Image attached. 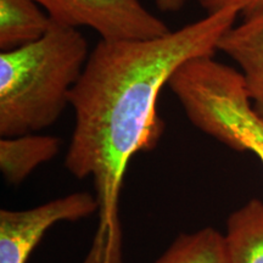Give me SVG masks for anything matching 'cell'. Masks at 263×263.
I'll return each mask as SVG.
<instances>
[{"instance_id":"obj_8","label":"cell","mask_w":263,"mask_h":263,"mask_svg":"<svg viewBox=\"0 0 263 263\" xmlns=\"http://www.w3.org/2000/svg\"><path fill=\"white\" fill-rule=\"evenodd\" d=\"M223 235L228 263H263V201L251 199L230 213Z\"/></svg>"},{"instance_id":"obj_6","label":"cell","mask_w":263,"mask_h":263,"mask_svg":"<svg viewBox=\"0 0 263 263\" xmlns=\"http://www.w3.org/2000/svg\"><path fill=\"white\" fill-rule=\"evenodd\" d=\"M242 16L222 35L217 50L239 66L249 97L263 116V6Z\"/></svg>"},{"instance_id":"obj_7","label":"cell","mask_w":263,"mask_h":263,"mask_svg":"<svg viewBox=\"0 0 263 263\" xmlns=\"http://www.w3.org/2000/svg\"><path fill=\"white\" fill-rule=\"evenodd\" d=\"M60 150L57 137L35 133L0 138V171L11 185H18L33 171L54 159Z\"/></svg>"},{"instance_id":"obj_5","label":"cell","mask_w":263,"mask_h":263,"mask_svg":"<svg viewBox=\"0 0 263 263\" xmlns=\"http://www.w3.org/2000/svg\"><path fill=\"white\" fill-rule=\"evenodd\" d=\"M94 194L78 192L28 210L0 211V263H27L45 233L61 222L97 215Z\"/></svg>"},{"instance_id":"obj_10","label":"cell","mask_w":263,"mask_h":263,"mask_svg":"<svg viewBox=\"0 0 263 263\" xmlns=\"http://www.w3.org/2000/svg\"><path fill=\"white\" fill-rule=\"evenodd\" d=\"M153 263H228L224 235L212 227L183 233Z\"/></svg>"},{"instance_id":"obj_4","label":"cell","mask_w":263,"mask_h":263,"mask_svg":"<svg viewBox=\"0 0 263 263\" xmlns=\"http://www.w3.org/2000/svg\"><path fill=\"white\" fill-rule=\"evenodd\" d=\"M52 22L89 27L103 41H145L171 32L140 0H35Z\"/></svg>"},{"instance_id":"obj_12","label":"cell","mask_w":263,"mask_h":263,"mask_svg":"<svg viewBox=\"0 0 263 263\" xmlns=\"http://www.w3.org/2000/svg\"><path fill=\"white\" fill-rule=\"evenodd\" d=\"M188 0H156V5L163 12H177L183 9Z\"/></svg>"},{"instance_id":"obj_9","label":"cell","mask_w":263,"mask_h":263,"mask_svg":"<svg viewBox=\"0 0 263 263\" xmlns=\"http://www.w3.org/2000/svg\"><path fill=\"white\" fill-rule=\"evenodd\" d=\"M35 0H0V50L29 44L49 31L51 18Z\"/></svg>"},{"instance_id":"obj_2","label":"cell","mask_w":263,"mask_h":263,"mask_svg":"<svg viewBox=\"0 0 263 263\" xmlns=\"http://www.w3.org/2000/svg\"><path fill=\"white\" fill-rule=\"evenodd\" d=\"M88 58L78 28L55 22L38 41L0 52V137L37 133L57 122Z\"/></svg>"},{"instance_id":"obj_11","label":"cell","mask_w":263,"mask_h":263,"mask_svg":"<svg viewBox=\"0 0 263 263\" xmlns=\"http://www.w3.org/2000/svg\"><path fill=\"white\" fill-rule=\"evenodd\" d=\"M207 14L232 9L238 14L246 15L263 6V0H196Z\"/></svg>"},{"instance_id":"obj_1","label":"cell","mask_w":263,"mask_h":263,"mask_svg":"<svg viewBox=\"0 0 263 263\" xmlns=\"http://www.w3.org/2000/svg\"><path fill=\"white\" fill-rule=\"evenodd\" d=\"M232 9L145 41H103L89 54L71 91L74 126L65 167L93 180L98 226L82 263H123L120 199L130 160L150 151L163 133L157 99L186 61L213 57L219 39L235 25Z\"/></svg>"},{"instance_id":"obj_3","label":"cell","mask_w":263,"mask_h":263,"mask_svg":"<svg viewBox=\"0 0 263 263\" xmlns=\"http://www.w3.org/2000/svg\"><path fill=\"white\" fill-rule=\"evenodd\" d=\"M168 87L194 127L230 149L255 154L263 164V116L240 72L207 55L180 66Z\"/></svg>"}]
</instances>
